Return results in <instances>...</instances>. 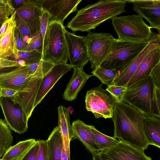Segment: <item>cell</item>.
Here are the masks:
<instances>
[{
  "instance_id": "cell-1",
  "label": "cell",
  "mask_w": 160,
  "mask_h": 160,
  "mask_svg": "<svg viewBox=\"0 0 160 160\" xmlns=\"http://www.w3.org/2000/svg\"><path fill=\"white\" fill-rule=\"evenodd\" d=\"M145 115L122 101L115 100L112 120L114 137L143 151L150 145L143 126Z\"/></svg>"
},
{
  "instance_id": "cell-2",
  "label": "cell",
  "mask_w": 160,
  "mask_h": 160,
  "mask_svg": "<svg viewBox=\"0 0 160 160\" xmlns=\"http://www.w3.org/2000/svg\"><path fill=\"white\" fill-rule=\"evenodd\" d=\"M124 0H101L78 11L67 24L73 32H89L101 23L125 12Z\"/></svg>"
},
{
  "instance_id": "cell-3",
  "label": "cell",
  "mask_w": 160,
  "mask_h": 160,
  "mask_svg": "<svg viewBox=\"0 0 160 160\" xmlns=\"http://www.w3.org/2000/svg\"><path fill=\"white\" fill-rule=\"evenodd\" d=\"M155 86L149 75L127 88L120 100L138 109L145 115L160 117L155 94Z\"/></svg>"
},
{
  "instance_id": "cell-4",
  "label": "cell",
  "mask_w": 160,
  "mask_h": 160,
  "mask_svg": "<svg viewBox=\"0 0 160 160\" xmlns=\"http://www.w3.org/2000/svg\"><path fill=\"white\" fill-rule=\"evenodd\" d=\"M63 24L50 21L43 43L42 59L54 65L67 64L68 56Z\"/></svg>"
},
{
  "instance_id": "cell-5",
  "label": "cell",
  "mask_w": 160,
  "mask_h": 160,
  "mask_svg": "<svg viewBox=\"0 0 160 160\" xmlns=\"http://www.w3.org/2000/svg\"><path fill=\"white\" fill-rule=\"evenodd\" d=\"M149 41L136 42L115 39L108 53L99 67L115 70L118 74L140 53Z\"/></svg>"
},
{
  "instance_id": "cell-6",
  "label": "cell",
  "mask_w": 160,
  "mask_h": 160,
  "mask_svg": "<svg viewBox=\"0 0 160 160\" xmlns=\"http://www.w3.org/2000/svg\"><path fill=\"white\" fill-rule=\"evenodd\" d=\"M111 19L118 40L145 42L149 41L152 36L150 27L138 15L117 16Z\"/></svg>"
},
{
  "instance_id": "cell-7",
  "label": "cell",
  "mask_w": 160,
  "mask_h": 160,
  "mask_svg": "<svg viewBox=\"0 0 160 160\" xmlns=\"http://www.w3.org/2000/svg\"><path fill=\"white\" fill-rule=\"evenodd\" d=\"M115 38L110 33L88 32L84 42L91 69L99 67L105 58Z\"/></svg>"
},
{
  "instance_id": "cell-8",
  "label": "cell",
  "mask_w": 160,
  "mask_h": 160,
  "mask_svg": "<svg viewBox=\"0 0 160 160\" xmlns=\"http://www.w3.org/2000/svg\"><path fill=\"white\" fill-rule=\"evenodd\" d=\"M102 84L88 91L85 97V107L97 118H112L115 100L104 89Z\"/></svg>"
},
{
  "instance_id": "cell-9",
  "label": "cell",
  "mask_w": 160,
  "mask_h": 160,
  "mask_svg": "<svg viewBox=\"0 0 160 160\" xmlns=\"http://www.w3.org/2000/svg\"><path fill=\"white\" fill-rule=\"evenodd\" d=\"M0 106L5 120L11 130L20 134L25 132L28 128L27 116L22 108L11 98L0 97Z\"/></svg>"
},
{
  "instance_id": "cell-10",
  "label": "cell",
  "mask_w": 160,
  "mask_h": 160,
  "mask_svg": "<svg viewBox=\"0 0 160 160\" xmlns=\"http://www.w3.org/2000/svg\"><path fill=\"white\" fill-rule=\"evenodd\" d=\"M45 75L33 76L11 98L13 102L19 105L28 120L35 108L34 104L39 88Z\"/></svg>"
},
{
  "instance_id": "cell-11",
  "label": "cell",
  "mask_w": 160,
  "mask_h": 160,
  "mask_svg": "<svg viewBox=\"0 0 160 160\" xmlns=\"http://www.w3.org/2000/svg\"><path fill=\"white\" fill-rule=\"evenodd\" d=\"M159 47L160 33L152 32V36L146 47L125 68L118 74L117 77L110 85L126 87L145 57L151 51Z\"/></svg>"
},
{
  "instance_id": "cell-12",
  "label": "cell",
  "mask_w": 160,
  "mask_h": 160,
  "mask_svg": "<svg viewBox=\"0 0 160 160\" xmlns=\"http://www.w3.org/2000/svg\"><path fill=\"white\" fill-rule=\"evenodd\" d=\"M65 34L70 64L73 68H83L89 61L84 42L85 37L75 35L66 30Z\"/></svg>"
},
{
  "instance_id": "cell-13",
  "label": "cell",
  "mask_w": 160,
  "mask_h": 160,
  "mask_svg": "<svg viewBox=\"0 0 160 160\" xmlns=\"http://www.w3.org/2000/svg\"><path fill=\"white\" fill-rule=\"evenodd\" d=\"M133 4V9L147 20L151 28L160 31V0H124Z\"/></svg>"
},
{
  "instance_id": "cell-14",
  "label": "cell",
  "mask_w": 160,
  "mask_h": 160,
  "mask_svg": "<svg viewBox=\"0 0 160 160\" xmlns=\"http://www.w3.org/2000/svg\"><path fill=\"white\" fill-rule=\"evenodd\" d=\"M82 0H44L42 8L51 16L50 21L63 24L70 14L77 11L78 5Z\"/></svg>"
},
{
  "instance_id": "cell-15",
  "label": "cell",
  "mask_w": 160,
  "mask_h": 160,
  "mask_svg": "<svg viewBox=\"0 0 160 160\" xmlns=\"http://www.w3.org/2000/svg\"><path fill=\"white\" fill-rule=\"evenodd\" d=\"M102 152L112 160H152L144 151L119 140Z\"/></svg>"
},
{
  "instance_id": "cell-16",
  "label": "cell",
  "mask_w": 160,
  "mask_h": 160,
  "mask_svg": "<svg viewBox=\"0 0 160 160\" xmlns=\"http://www.w3.org/2000/svg\"><path fill=\"white\" fill-rule=\"evenodd\" d=\"M73 68L70 64H60L55 65L51 70L43 77L36 98L34 107L40 104L48 92L62 76Z\"/></svg>"
},
{
  "instance_id": "cell-17",
  "label": "cell",
  "mask_w": 160,
  "mask_h": 160,
  "mask_svg": "<svg viewBox=\"0 0 160 160\" xmlns=\"http://www.w3.org/2000/svg\"><path fill=\"white\" fill-rule=\"evenodd\" d=\"M33 76L24 66L16 68L0 73V86L18 91Z\"/></svg>"
},
{
  "instance_id": "cell-18",
  "label": "cell",
  "mask_w": 160,
  "mask_h": 160,
  "mask_svg": "<svg viewBox=\"0 0 160 160\" xmlns=\"http://www.w3.org/2000/svg\"><path fill=\"white\" fill-rule=\"evenodd\" d=\"M160 62V47L152 49L145 57L126 87L127 88L137 81L149 76L152 69Z\"/></svg>"
},
{
  "instance_id": "cell-19",
  "label": "cell",
  "mask_w": 160,
  "mask_h": 160,
  "mask_svg": "<svg viewBox=\"0 0 160 160\" xmlns=\"http://www.w3.org/2000/svg\"><path fill=\"white\" fill-rule=\"evenodd\" d=\"M72 76L64 91L63 99L72 101L75 99L78 94L88 80L93 75L87 74L83 68H74Z\"/></svg>"
},
{
  "instance_id": "cell-20",
  "label": "cell",
  "mask_w": 160,
  "mask_h": 160,
  "mask_svg": "<svg viewBox=\"0 0 160 160\" xmlns=\"http://www.w3.org/2000/svg\"><path fill=\"white\" fill-rule=\"evenodd\" d=\"M11 21L0 42V59L14 58L15 60L18 52L14 36L16 27L15 11L12 15Z\"/></svg>"
},
{
  "instance_id": "cell-21",
  "label": "cell",
  "mask_w": 160,
  "mask_h": 160,
  "mask_svg": "<svg viewBox=\"0 0 160 160\" xmlns=\"http://www.w3.org/2000/svg\"><path fill=\"white\" fill-rule=\"evenodd\" d=\"M71 126L73 139H77L80 141L92 155L100 152L93 139L89 125L78 119L73 121Z\"/></svg>"
},
{
  "instance_id": "cell-22",
  "label": "cell",
  "mask_w": 160,
  "mask_h": 160,
  "mask_svg": "<svg viewBox=\"0 0 160 160\" xmlns=\"http://www.w3.org/2000/svg\"><path fill=\"white\" fill-rule=\"evenodd\" d=\"M58 127L62 137L63 146L68 160H70V144L73 139L72 126L70 124V118L67 108L62 106L58 108Z\"/></svg>"
},
{
  "instance_id": "cell-23",
  "label": "cell",
  "mask_w": 160,
  "mask_h": 160,
  "mask_svg": "<svg viewBox=\"0 0 160 160\" xmlns=\"http://www.w3.org/2000/svg\"><path fill=\"white\" fill-rule=\"evenodd\" d=\"M42 8L27 5L15 9L16 14L26 22L31 32H37L40 30V19Z\"/></svg>"
},
{
  "instance_id": "cell-24",
  "label": "cell",
  "mask_w": 160,
  "mask_h": 160,
  "mask_svg": "<svg viewBox=\"0 0 160 160\" xmlns=\"http://www.w3.org/2000/svg\"><path fill=\"white\" fill-rule=\"evenodd\" d=\"M143 126L150 145L160 148V117L145 115Z\"/></svg>"
},
{
  "instance_id": "cell-25",
  "label": "cell",
  "mask_w": 160,
  "mask_h": 160,
  "mask_svg": "<svg viewBox=\"0 0 160 160\" xmlns=\"http://www.w3.org/2000/svg\"><path fill=\"white\" fill-rule=\"evenodd\" d=\"M46 141L48 160H62L63 146L62 134L58 126L53 129Z\"/></svg>"
},
{
  "instance_id": "cell-26",
  "label": "cell",
  "mask_w": 160,
  "mask_h": 160,
  "mask_svg": "<svg viewBox=\"0 0 160 160\" xmlns=\"http://www.w3.org/2000/svg\"><path fill=\"white\" fill-rule=\"evenodd\" d=\"M36 141L34 139H30L19 142L7 151L2 159L21 160Z\"/></svg>"
},
{
  "instance_id": "cell-27",
  "label": "cell",
  "mask_w": 160,
  "mask_h": 160,
  "mask_svg": "<svg viewBox=\"0 0 160 160\" xmlns=\"http://www.w3.org/2000/svg\"><path fill=\"white\" fill-rule=\"evenodd\" d=\"M89 126L93 139L100 152H103L109 149L119 141L114 137H110L102 133L94 126Z\"/></svg>"
},
{
  "instance_id": "cell-28",
  "label": "cell",
  "mask_w": 160,
  "mask_h": 160,
  "mask_svg": "<svg viewBox=\"0 0 160 160\" xmlns=\"http://www.w3.org/2000/svg\"><path fill=\"white\" fill-rule=\"evenodd\" d=\"M13 138L5 120L0 118V158L12 146Z\"/></svg>"
},
{
  "instance_id": "cell-29",
  "label": "cell",
  "mask_w": 160,
  "mask_h": 160,
  "mask_svg": "<svg viewBox=\"0 0 160 160\" xmlns=\"http://www.w3.org/2000/svg\"><path fill=\"white\" fill-rule=\"evenodd\" d=\"M55 65L42 59L24 66L28 72L34 76L46 75Z\"/></svg>"
},
{
  "instance_id": "cell-30",
  "label": "cell",
  "mask_w": 160,
  "mask_h": 160,
  "mask_svg": "<svg viewBox=\"0 0 160 160\" xmlns=\"http://www.w3.org/2000/svg\"><path fill=\"white\" fill-rule=\"evenodd\" d=\"M91 73L93 76L97 77L101 81L102 84L108 86L118 76V72L116 70L106 69L100 67L93 70Z\"/></svg>"
},
{
  "instance_id": "cell-31",
  "label": "cell",
  "mask_w": 160,
  "mask_h": 160,
  "mask_svg": "<svg viewBox=\"0 0 160 160\" xmlns=\"http://www.w3.org/2000/svg\"><path fill=\"white\" fill-rule=\"evenodd\" d=\"M42 51L34 50L32 51H18L17 55L15 60H20L25 65L42 59Z\"/></svg>"
},
{
  "instance_id": "cell-32",
  "label": "cell",
  "mask_w": 160,
  "mask_h": 160,
  "mask_svg": "<svg viewBox=\"0 0 160 160\" xmlns=\"http://www.w3.org/2000/svg\"><path fill=\"white\" fill-rule=\"evenodd\" d=\"M15 12L11 0H0V22L2 24Z\"/></svg>"
},
{
  "instance_id": "cell-33",
  "label": "cell",
  "mask_w": 160,
  "mask_h": 160,
  "mask_svg": "<svg viewBox=\"0 0 160 160\" xmlns=\"http://www.w3.org/2000/svg\"><path fill=\"white\" fill-rule=\"evenodd\" d=\"M16 26L21 33L23 41L28 44L32 39L31 31L28 24L16 14Z\"/></svg>"
},
{
  "instance_id": "cell-34",
  "label": "cell",
  "mask_w": 160,
  "mask_h": 160,
  "mask_svg": "<svg viewBox=\"0 0 160 160\" xmlns=\"http://www.w3.org/2000/svg\"><path fill=\"white\" fill-rule=\"evenodd\" d=\"M43 39L41 33L32 38L31 41L25 48L24 51H32L34 50H42Z\"/></svg>"
},
{
  "instance_id": "cell-35",
  "label": "cell",
  "mask_w": 160,
  "mask_h": 160,
  "mask_svg": "<svg viewBox=\"0 0 160 160\" xmlns=\"http://www.w3.org/2000/svg\"><path fill=\"white\" fill-rule=\"evenodd\" d=\"M127 88L125 86L109 85L106 89L116 101H120L121 97Z\"/></svg>"
},
{
  "instance_id": "cell-36",
  "label": "cell",
  "mask_w": 160,
  "mask_h": 160,
  "mask_svg": "<svg viewBox=\"0 0 160 160\" xmlns=\"http://www.w3.org/2000/svg\"><path fill=\"white\" fill-rule=\"evenodd\" d=\"M51 19L50 14L42 8L40 19V33L43 41L48 23Z\"/></svg>"
},
{
  "instance_id": "cell-37",
  "label": "cell",
  "mask_w": 160,
  "mask_h": 160,
  "mask_svg": "<svg viewBox=\"0 0 160 160\" xmlns=\"http://www.w3.org/2000/svg\"><path fill=\"white\" fill-rule=\"evenodd\" d=\"M44 0H12L15 8H17L22 6L27 5L42 8V4Z\"/></svg>"
},
{
  "instance_id": "cell-38",
  "label": "cell",
  "mask_w": 160,
  "mask_h": 160,
  "mask_svg": "<svg viewBox=\"0 0 160 160\" xmlns=\"http://www.w3.org/2000/svg\"><path fill=\"white\" fill-rule=\"evenodd\" d=\"M21 67L18 61L10 59H0V71L5 70H11L13 68Z\"/></svg>"
},
{
  "instance_id": "cell-39",
  "label": "cell",
  "mask_w": 160,
  "mask_h": 160,
  "mask_svg": "<svg viewBox=\"0 0 160 160\" xmlns=\"http://www.w3.org/2000/svg\"><path fill=\"white\" fill-rule=\"evenodd\" d=\"M39 149L38 140L36 141L21 160H37Z\"/></svg>"
},
{
  "instance_id": "cell-40",
  "label": "cell",
  "mask_w": 160,
  "mask_h": 160,
  "mask_svg": "<svg viewBox=\"0 0 160 160\" xmlns=\"http://www.w3.org/2000/svg\"><path fill=\"white\" fill-rule=\"evenodd\" d=\"M39 140V149L37 160H48L47 141L43 140Z\"/></svg>"
},
{
  "instance_id": "cell-41",
  "label": "cell",
  "mask_w": 160,
  "mask_h": 160,
  "mask_svg": "<svg viewBox=\"0 0 160 160\" xmlns=\"http://www.w3.org/2000/svg\"><path fill=\"white\" fill-rule=\"evenodd\" d=\"M14 34L18 50L24 51L28 44L24 42L21 33L16 26L14 29Z\"/></svg>"
},
{
  "instance_id": "cell-42",
  "label": "cell",
  "mask_w": 160,
  "mask_h": 160,
  "mask_svg": "<svg viewBox=\"0 0 160 160\" xmlns=\"http://www.w3.org/2000/svg\"><path fill=\"white\" fill-rule=\"evenodd\" d=\"M150 76L153 80L155 87L160 88V62L152 69Z\"/></svg>"
},
{
  "instance_id": "cell-43",
  "label": "cell",
  "mask_w": 160,
  "mask_h": 160,
  "mask_svg": "<svg viewBox=\"0 0 160 160\" xmlns=\"http://www.w3.org/2000/svg\"><path fill=\"white\" fill-rule=\"evenodd\" d=\"M18 91L0 86V97L12 98L17 93Z\"/></svg>"
},
{
  "instance_id": "cell-44",
  "label": "cell",
  "mask_w": 160,
  "mask_h": 160,
  "mask_svg": "<svg viewBox=\"0 0 160 160\" xmlns=\"http://www.w3.org/2000/svg\"><path fill=\"white\" fill-rule=\"evenodd\" d=\"M12 15L7 20L5 21L2 25L0 28V40L3 36L6 31L11 21L12 18Z\"/></svg>"
},
{
  "instance_id": "cell-45",
  "label": "cell",
  "mask_w": 160,
  "mask_h": 160,
  "mask_svg": "<svg viewBox=\"0 0 160 160\" xmlns=\"http://www.w3.org/2000/svg\"><path fill=\"white\" fill-rule=\"evenodd\" d=\"M92 159L93 160H112L101 152L93 154Z\"/></svg>"
},
{
  "instance_id": "cell-46",
  "label": "cell",
  "mask_w": 160,
  "mask_h": 160,
  "mask_svg": "<svg viewBox=\"0 0 160 160\" xmlns=\"http://www.w3.org/2000/svg\"><path fill=\"white\" fill-rule=\"evenodd\" d=\"M155 94L156 103L158 108L160 109V88L155 87Z\"/></svg>"
},
{
  "instance_id": "cell-47",
  "label": "cell",
  "mask_w": 160,
  "mask_h": 160,
  "mask_svg": "<svg viewBox=\"0 0 160 160\" xmlns=\"http://www.w3.org/2000/svg\"><path fill=\"white\" fill-rule=\"evenodd\" d=\"M62 160H68L63 147L62 149Z\"/></svg>"
},
{
  "instance_id": "cell-48",
  "label": "cell",
  "mask_w": 160,
  "mask_h": 160,
  "mask_svg": "<svg viewBox=\"0 0 160 160\" xmlns=\"http://www.w3.org/2000/svg\"><path fill=\"white\" fill-rule=\"evenodd\" d=\"M67 109L69 115H71L73 113L74 111L73 108L72 107L69 106L67 108Z\"/></svg>"
},
{
  "instance_id": "cell-49",
  "label": "cell",
  "mask_w": 160,
  "mask_h": 160,
  "mask_svg": "<svg viewBox=\"0 0 160 160\" xmlns=\"http://www.w3.org/2000/svg\"><path fill=\"white\" fill-rule=\"evenodd\" d=\"M2 24H1V23L0 22V28L1 27V26H2Z\"/></svg>"
},
{
  "instance_id": "cell-50",
  "label": "cell",
  "mask_w": 160,
  "mask_h": 160,
  "mask_svg": "<svg viewBox=\"0 0 160 160\" xmlns=\"http://www.w3.org/2000/svg\"><path fill=\"white\" fill-rule=\"evenodd\" d=\"M0 160H3V159H2V158H0Z\"/></svg>"
},
{
  "instance_id": "cell-51",
  "label": "cell",
  "mask_w": 160,
  "mask_h": 160,
  "mask_svg": "<svg viewBox=\"0 0 160 160\" xmlns=\"http://www.w3.org/2000/svg\"><path fill=\"white\" fill-rule=\"evenodd\" d=\"M2 72H1L0 71V73H1Z\"/></svg>"
},
{
  "instance_id": "cell-52",
  "label": "cell",
  "mask_w": 160,
  "mask_h": 160,
  "mask_svg": "<svg viewBox=\"0 0 160 160\" xmlns=\"http://www.w3.org/2000/svg\"></svg>"
}]
</instances>
